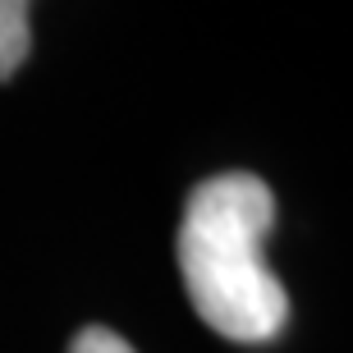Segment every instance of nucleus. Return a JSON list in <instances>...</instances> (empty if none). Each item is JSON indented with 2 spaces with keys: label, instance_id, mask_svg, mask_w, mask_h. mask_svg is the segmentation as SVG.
<instances>
[{
  "label": "nucleus",
  "instance_id": "nucleus-3",
  "mask_svg": "<svg viewBox=\"0 0 353 353\" xmlns=\"http://www.w3.org/2000/svg\"><path fill=\"white\" fill-rule=\"evenodd\" d=\"M69 353H138L124 335H115V330L105 326H88L74 335V344H69Z\"/></svg>",
  "mask_w": 353,
  "mask_h": 353
},
{
  "label": "nucleus",
  "instance_id": "nucleus-1",
  "mask_svg": "<svg viewBox=\"0 0 353 353\" xmlns=\"http://www.w3.org/2000/svg\"><path fill=\"white\" fill-rule=\"evenodd\" d=\"M271 225L275 197L248 170L202 179L183 202L179 275L188 303L234 344H266L289 321V294L266 266Z\"/></svg>",
  "mask_w": 353,
  "mask_h": 353
},
{
  "label": "nucleus",
  "instance_id": "nucleus-2",
  "mask_svg": "<svg viewBox=\"0 0 353 353\" xmlns=\"http://www.w3.org/2000/svg\"><path fill=\"white\" fill-rule=\"evenodd\" d=\"M32 0H0V83L19 74V65L32 51V23H28Z\"/></svg>",
  "mask_w": 353,
  "mask_h": 353
}]
</instances>
